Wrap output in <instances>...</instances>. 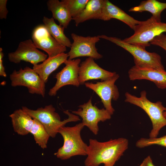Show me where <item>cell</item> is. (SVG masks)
<instances>
[{
    "instance_id": "4316f807",
    "label": "cell",
    "mask_w": 166,
    "mask_h": 166,
    "mask_svg": "<svg viewBox=\"0 0 166 166\" xmlns=\"http://www.w3.org/2000/svg\"><path fill=\"white\" fill-rule=\"evenodd\" d=\"M7 0H0V19H6L8 11L6 8Z\"/></svg>"
},
{
    "instance_id": "9a60e30c",
    "label": "cell",
    "mask_w": 166,
    "mask_h": 166,
    "mask_svg": "<svg viewBox=\"0 0 166 166\" xmlns=\"http://www.w3.org/2000/svg\"><path fill=\"white\" fill-rule=\"evenodd\" d=\"M129 80H146L153 82L157 87L166 89V71L155 69L140 68L134 66L128 70Z\"/></svg>"
},
{
    "instance_id": "e0dca14e",
    "label": "cell",
    "mask_w": 166,
    "mask_h": 166,
    "mask_svg": "<svg viewBox=\"0 0 166 166\" xmlns=\"http://www.w3.org/2000/svg\"><path fill=\"white\" fill-rule=\"evenodd\" d=\"M68 53H63L57 56L49 57L42 63L33 65V69L46 83L50 75L67 60Z\"/></svg>"
},
{
    "instance_id": "8992f818",
    "label": "cell",
    "mask_w": 166,
    "mask_h": 166,
    "mask_svg": "<svg viewBox=\"0 0 166 166\" xmlns=\"http://www.w3.org/2000/svg\"><path fill=\"white\" fill-rule=\"evenodd\" d=\"M134 31L132 35L123 41L145 49L156 37L166 32V23L158 21L152 16L146 20L140 21Z\"/></svg>"
},
{
    "instance_id": "484cf974",
    "label": "cell",
    "mask_w": 166,
    "mask_h": 166,
    "mask_svg": "<svg viewBox=\"0 0 166 166\" xmlns=\"http://www.w3.org/2000/svg\"><path fill=\"white\" fill-rule=\"evenodd\" d=\"M150 44L159 46L166 51V35L163 33L156 37L150 42Z\"/></svg>"
},
{
    "instance_id": "603a6c76",
    "label": "cell",
    "mask_w": 166,
    "mask_h": 166,
    "mask_svg": "<svg viewBox=\"0 0 166 166\" xmlns=\"http://www.w3.org/2000/svg\"><path fill=\"white\" fill-rule=\"evenodd\" d=\"M33 119L34 124L30 133L33 135L36 143L42 149H45L50 136L42 124L37 120Z\"/></svg>"
},
{
    "instance_id": "7a4b0ae2",
    "label": "cell",
    "mask_w": 166,
    "mask_h": 166,
    "mask_svg": "<svg viewBox=\"0 0 166 166\" xmlns=\"http://www.w3.org/2000/svg\"><path fill=\"white\" fill-rule=\"evenodd\" d=\"M146 95L145 90L140 92L139 97L127 92L125 94V101L140 107L147 113L152 124L149 138H155L157 137L161 129L166 125V118L163 115L166 108L160 101L156 102L151 101L147 98Z\"/></svg>"
},
{
    "instance_id": "3957f363",
    "label": "cell",
    "mask_w": 166,
    "mask_h": 166,
    "mask_svg": "<svg viewBox=\"0 0 166 166\" xmlns=\"http://www.w3.org/2000/svg\"><path fill=\"white\" fill-rule=\"evenodd\" d=\"M22 109L33 118L38 121L43 125L50 137L54 138L62 127L67 123L76 122L80 120L79 116L70 113L68 110L64 111L68 118L61 121L59 114L55 112V109L52 105L40 107L36 110L22 106Z\"/></svg>"
},
{
    "instance_id": "52a82bcc",
    "label": "cell",
    "mask_w": 166,
    "mask_h": 166,
    "mask_svg": "<svg viewBox=\"0 0 166 166\" xmlns=\"http://www.w3.org/2000/svg\"><path fill=\"white\" fill-rule=\"evenodd\" d=\"M10 78L12 86H25L30 93L45 97V83L33 69L26 67L18 71L14 70L10 75Z\"/></svg>"
},
{
    "instance_id": "277c9868",
    "label": "cell",
    "mask_w": 166,
    "mask_h": 166,
    "mask_svg": "<svg viewBox=\"0 0 166 166\" xmlns=\"http://www.w3.org/2000/svg\"><path fill=\"white\" fill-rule=\"evenodd\" d=\"M84 126L81 122L73 126L60 128L58 133L62 136L64 143L54 155L61 160L77 155H87L88 145L83 141L81 135Z\"/></svg>"
},
{
    "instance_id": "30bf717a",
    "label": "cell",
    "mask_w": 166,
    "mask_h": 166,
    "mask_svg": "<svg viewBox=\"0 0 166 166\" xmlns=\"http://www.w3.org/2000/svg\"><path fill=\"white\" fill-rule=\"evenodd\" d=\"M119 75L116 74L112 78L106 81L97 82L96 83L87 82L85 83V86L93 90L101 98L105 109L112 115L115 111L111 104L112 100L117 101L119 93L115 83Z\"/></svg>"
},
{
    "instance_id": "44dd1931",
    "label": "cell",
    "mask_w": 166,
    "mask_h": 166,
    "mask_svg": "<svg viewBox=\"0 0 166 166\" xmlns=\"http://www.w3.org/2000/svg\"><path fill=\"white\" fill-rule=\"evenodd\" d=\"M166 9V3L156 0H147L141 2L139 5L130 8L128 11L139 12L148 11L157 20L161 21V13Z\"/></svg>"
},
{
    "instance_id": "d6986e66",
    "label": "cell",
    "mask_w": 166,
    "mask_h": 166,
    "mask_svg": "<svg viewBox=\"0 0 166 166\" xmlns=\"http://www.w3.org/2000/svg\"><path fill=\"white\" fill-rule=\"evenodd\" d=\"M104 0H89L82 12L76 17L72 19L75 25L79 24L91 19H101Z\"/></svg>"
},
{
    "instance_id": "9c48e42d",
    "label": "cell",
    "mask_w": 166,
    "mask_h": 166,
    "mask_svg": "<svg viewBox=\"0 0 166 166\" xmlns=\"http://www.w3.org/2000/svg\"><path fill=\"white\" fill-rule=\"evenodd\" d=\"M71 36L73 42L68 53V59L81 57H88L96 60L102 57V55L97 52L95 46L100 40L98 35L84 37L72 33Z\"/></svg>"
},
{
    "instance_id": "7c38bea8",
    "label": "cell",
    "mask_w": 166,
    "mask_h": 166,
    "mask_svg": "<svg viewBox=\"0 0 166 166\" xmlns=\"http://www.w3.org/2000/svg\"><path fill=\"white\" fill-rule=\"evenodd\" d=\"M32 38L37 47L45 52L49 57L55 56L66 50V47L57 42L44 25L38 26L34 29Z\"/></svg>"
},
{
    "instance_id": "f1b7e54d",
    "label": "cell",
    "mask_w": 166,
    "mask_h": 166,
    "mask_svg": "<svg viewBox=\"0 0 166 166\" xmlns=\"http://www.w3.org/2000/svg\"><path fill=\"white\" fill-rule=\"evenodd\" d=\"M139 166H155L153 164L152 160L150 156L146 157Z\"/></svg>"
},
{
    "instance_id": "5bb4252c",
    "label": "cell",
    "mask_w": 166,
    "mask_h": 166,
    "mask_svg": "<svg viewBox=\"0 0 166 166\" xmlns=\"http://www.w3.org/2000/svg\"><path fill=\"white\" fill-rule=\"evenodd\" d=\"M94 59L88 57L80 64L78 71V80L80 84H85L86 81L91 80L106 81L117 74L115 72H110L102 69Z\"/></svg>"
},
{
    "instance_id": "f546056e",
    "label": "cell",
    "mask_w": 166,
    "mask_h": 166,
    "mask_svg": "<svg viewBox=\"0 0 166 166\" xmlns=\"http://www.w3.org/2000/svg\"><path fill=\"white\" fill-rule=\"evenodd\" d=\"M163 115L164 117L166 118V110L163 113Z\"/></svg>"
},
{
    "instance_id": "83f0119b",
    "label": "cell",
    "mask_w": 166,
    "mask_h": 166,
    "mask_svg": "<svg viewBox=\"0 0 166 166\" xmlns=\"http://www.w3.org/2000/svg\"><path fill=\"white\" fill-rule=\"evenodd\" d=\"M4 57V54L2 52V48H0V76L6 77V74L5 72L4 67L3 64L2 58Z\"/></svg>"
},
{
    "instance_id": "2e32d148",
    "label": "cell",
    "mask_w": 166,
    "mask_h": 166,
    "mask_svg": "<svg viewBox=\"0 0 166 166\" xmlns=\"http://www.w3.org/2000/svg\"><path fill=\"white\" fill-rule=\"evenodd\" d=\"M112 18L123 22L133 30L140 22L128 15L109 0H104L101 20L107 21Z\"/></svg>"
},
{
    "instance_id": "ac0fdd59",
    "label": "cell",
    "mask_w": 166,
    "mask_h": 166,
    "mask_svg": "<svg viewBox=\"0 0 166 166\" xmlns=\"http://www.w3.org/2000/svg\"><path fill=\"white\" fill-rule=\"evenodd\" d=\"M9 116L14 132L22 136L26 135L30 132L34 119L22 109L15 110Z\"/></svg>"
},
{
    "instance_id": "6da1fadb",
    "label": "cell",
    "mask_w": 166,
    "mask_h": 166,
    "mask_svg": "<svg viewBox=\"0 0 166 166\" xmlns=\"http://www.w3.org/2000/svg\"><path fill=\"white\" fill-rule=\"evenodd\" d=\"M128 142L126 138L121 137L101 142L95 139H89L85 166H114L128 149Z\"/></svg>"
},
{
    "instance_id": "ffe728a7",
    "label": "cell",
    "mask_w": 166,
    "mask_h": 166,
    "mask_svg": "<svg viewBox=\"0 0 166 166\" xmlns=\"http://www.w3.org/2000/svg\"><path fill=\"white\" fill-rule=\"evenodd\" d=\"M47 5L48 10L52 13L53 18L57 20L64 29H66L72 18L65 4L62 0H49Z\"/></svg>"
},
{
    "instance_id": "4fadbf2b",
    "label": "cell",
    "mask_w": 166,
    "mask_h": 166,
    "mask_svg": "<svg viewBox=\"0 0 166 166\" xmlns=\"http://www.w3.org/2000/svg\"><path fill=\"white\" fill-rule=\"evenodd\" d=\"M81 60H67L64 63L65 66L55 76L57 81L55 85L50 89L49 95L55 96L57 91L62 87L71 85L78 87L80 85L78 80V71Z\"/></svg>"
},
{
    "instance_id": "5b68a950",
    "label": "cell",
    "mask_w": 166,
    "mask_h": 166,
    "mask_svg": "<svg viewBox=\"0 0 166 166\" xmlns=\"http://www.w3.org/2000/svg\"><path fill=\"white\" fill-rule=\"evenodd\" d=\"M100 38L108 40L122 48L131 53L133 57L135 66L140 68L155 69L164 71L160 55L155 52H149L145 49L124 42L121 39L105 35H98Z\"/></svg>"
},
{
    "instance_id": "cb8c5ba5",
    "label": "cell",
    "mask_w": 166,
    "mask_h": 166,
    "mask_svg": "<svg viewBox=\"0 0 166 166\" xmlns=\"http://www.w3.org/2000/svg\"><path fill=\"white\" fill-rule=\"evenodd\" d=\"M89 0H62L72 19L79 14L85 7Z\"/></svg>"
},
{
    "instance_id": "d4e9b609",
    "label": "cell",
    "mask_w": 166,
    "mask_h": 166,
    "mask_svg": "<svg viewBox=\"0 0 166 166\" xmlns=\"http://www.w3.org/2000/svg\"><path fill=\"white\" fill-rule=\"evenodd\" d=\"M136 146L140 148L153 145H157L166 147V135L160 137L146 138H141L136 143Z\"/></svg>"
},
{
    "instance_id": "7402d4cb",
    "label": "cell",
    "mask_w": 166,
    "mask_h": 166,
    "mask_svg": "<svg viewBox=\"0 0 166 166\" xmlns=\"http://www.w3.org/2000/svg\"><path fill=\"white\" fill-rule=\"evenodd\" d=\"M53 18L44 17L43 22L44 25L52 36L59 43L66 47H70L72 43L64 33V28L60 25L57 24Z\"/></svg>"
},
{
    "instance_id": "ba28073f",
    "label": "cell",
    "mask_w": 166,
    "mask_h": 166,
    "mask_svg": "<svg viewBox=\"0 0 166 166\" xmlns=\"http://www.w3.org/2000/svg\"><path fill=\"white\" fill-rule=\"evenodd\" d=\"M78 107L79 109L77 111H72V113L80 116L82 119V122L84 125L95 135L98 133V123L109 120L111 117V115L105 109H100L96 105H93L91 98Z\"/></svg>"
},
{
    "instance_id": "8fae6325",
    "label": "cell",
    "mask_w": 166,
    "mask_h": 166,
    "mask_svg": "<svg viewBox=\"0 0 166 166\" xmlns=\"http://www.w3.org/2000/svg\"><path fill=\"white\" fill-rule=\"evenodd\" d=\"M32 40L29 39L20 42L16 50L8 54L9 61L18 64L22 61L29 62L33 65L44 61L47 55L39 51Z\"/></svg>"
}]
</instances>
